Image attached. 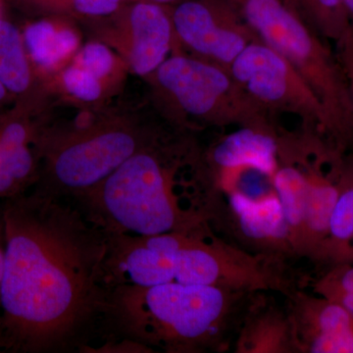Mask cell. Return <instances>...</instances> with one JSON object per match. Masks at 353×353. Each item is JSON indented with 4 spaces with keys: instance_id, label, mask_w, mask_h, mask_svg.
<instances>
[{
    "instance_id": "1",
    "label": "cell",
    "mask_w": 353,
    "mask_h": 353,
    "mask_svg": "<svg viewBox=\"0 0 353 353\" xmlns=\"http://www.w3.org/2000/svg\"><path fill=\"white\" fill-rule=\"evenodd\" d=\"M0 206V353L90 352L110 292L108 234L69 197L34 188Z\"/></svg>"
},
{
    "instance_id": "2",
    "label": "cell",
    "mask_w": 353,
    "mask_h": 353,
    "mask_svg": "<svg viewBox=\"0 0 353 353\" xmlns=\"http://www.w3.org/2000/svg\"><path fill=\"white\" fill-rule=\"evenodd\" d=\"M253 294L180 283L115 285L109 292L101 341L126 340L150 352H219L241 324Z\"/></svg>"
},
{
    "instance_id": "3",
    "label": "cell",
    "mask_w": 353,
    "mask_h": 353,
    "mask_svg": "<svg viewBox=\"0 0 353 353\" xmlns=\"http://www.w3.org/2000/svg\"><path fill=\"white\" fill-rule=\"evenodd\" d=\"M196 145L187 132L141 150L102 182L69 197L90 222L108 236H152L201 231L208 221L183 206L176 175L189 163Z\"/></svg>"
},
{
    "instance_id": "4",
    "label": "cell",
    "mask_w": 353,
    "mask_h": 353,
    "mask_svg": "<svg viewBox=\"0 0 353 353\" xmlns=\"http://www.w3.org/2000/svg\"><path fill=\"white\" fill-rule=\"evenodd\" d=\"M168 134L132 114H97L85 122L50 125L39 134L34 189L73 197L92 189L137 153Z\"/></svg>"
},
{
    "instance_id": "5",
    "label": "cell",
    "mask_w": 353,
    "mask_h": 353,
    "mask_svg": "<svg viewBox=\"0 0 353 353\" xmlns=\"http://www.w3.org/2000/svg\"><path fill=\"white\" fill-rule=\"evenodd\" d=\"M145 81L162 116L183 131L238 126L277 132L273 115L246 94L230 69L219 65L176 53Z\"/></svg>"
},
{
    "instance_id": "6",
    "label": "cell",
    "mask_w": 353,
    "mask_h": 353,
    "mask_svg": "<svg viewBox=\"0 0 353 353\" xmlns=\"http://www.w3.org/2000/svg\"><path fill=\"white\" fill-rule=\"evenodd\" d=\"M257 38L277 50L308 83L328 114L330 143L353 148V99L343 71L319 36L283 0H230Z\"/></svg>"
},
{
    "instance_id": "7",
    "label": "cell",
    "mask_w": 353,
    "mask_h": 353,
    "mask_svg": "<svg viewBox=\"0 0 353 353\" xmlns=\"http://www.w3.org/2000/svg\"><path fill=\"white\" fill-rule=\"evenodd\" d=\"M246 94L272 115L294 114L305 129L328 137V114L314 92L277 50L257 39L239 55L230 68ZM331 145V143H330Z\"/></svg>"
},
{
    "instance_id": "8",
    "label": "cell",
    "mask_w": 353,
    "mask_h": 353,
    "mask_svg": "<svg viewBox=\"0 0 353 353\" xmlns=\"http://www.w3.org/2000/svg\"><path fill=\"white\" fill-rule=\"evenodd\" d=\"M92 39L117 52L130 73L148 78L167 58L181 53L172 6L127 1L116 12L83 22Z\"/></svg>"
},
{
    "instance_id": "9",
    "label": "cell",
    "mask_w": 353,
    "mask_h": 353,
    "mask_svg": "<svg viewBox=\"0 0 353 353\" xmlns=\"http://www.w3.org/2000/svg\"><path fill=\"white\" fill-rule=\"evenodd\" d=\"M172 17L181 53L224 68L259 39L230 0H183Z\"/></svg>"
},
{
    "instance_id": "10",
    "label": "cell",
    "mask_w": 353,
    "mask_h": 353,
    "mask_svg": "<svg viewBox=\"0 0 353 353\" xmlns=\"http://www.w3.org/2000/svg\"><path fill=\"white\" fill-rule=\"evenodd\" d=\"M190 166L196 170L194 176L203 189L196 196L203 194V197L219 185L231 192L241 176L250 172L272 180L279 166L278 132L240 128L221 139L204 154L196 150Z\"/></svg>"
},
{
    "instance_id": "11",
    "label": "cell",
    "mask_w": 353,
    "mask_h": 353,
    "mask_svg": "<svg viewBox=\"0 0 353 353\" xmlns=\"http://www.w3.org/2000/svg\"><path fill=\"white\" fill-rule=\"evenodd\" d=\"M43 122L39 112L20 104L0 113V203L29 192L38 182Z\"/></svg>"
},
{
    "instance_id": "12",
    "label": "cell",
    "mask_w": 353,
    "mask_h": 353,
    "mask_svg": "<svg viewBox=\"0 0 353 353\" xmlns=\"http://www.w3.org/2000/svg\"><path fill=\"white\" fill-rule=\"evenodd\" d=\"M289 311L299 353H353V315L319 294L292 290Z\"/></svg>"
},
{
    "instance_id": "13",
    "label": "cell",
    "mask_w": 353,
    "mask_h": 353,
    "mask_svg": "<svg viewBox=\"0 0 353 353\" xmlns=\"http://www.w3.org/2000/svg\"><path fill=\"white\" fill-rule=\"evenodd\" d=\"M21 31L34 74L46 90L51 79L73 61L83 46L78 22L44 16L30 21Z\"/></svg>"
},
{
    "instance_id": "14",
    "label": "cell",
    "mask_w": 353,
    "mask_h": 353,
    "mask_svg": "<svg viewBox=\"0 0 353 353\" xmlns=\"http://www.w3.org/2000/svg\"><path fill=\"white\" fill-rule=\"evenodd\" d=\"M229 208L245 238L271 248L292 250L281 202L273 188L252 194L229 192Z\"/></svg>"
},
{
    "instance_id": "15",
    "label": "cell",
    "mask_w": 353,
    "mask_h": 353,
    "mask_svg": "<svg viewBox=\"0 0 353 353\" xmlns=\"http://www.w3.org/2000/svg\"><path fill=\"white\" fill-rule=\"evenodd\" d=\"M0 82L20 104L39 112L48 97L26 50L22 31L10 21L0 19Z\"/></svg>"
},
{
    "instance_id": "16",
    "label": "cell",
    "mask_w": 353,
    "mask_h": 353,
    "mask_svg": "<svg viewBox=\"0 0 353 353\" xmlns=\"http://www.w3.org/2000/svg\"><path fill=\"white\" fill-rule=\"evenodd\" d=\"M240 325L236 352H299L289 311L283 312L253 297Z\"/></svg>"
},
{
    "instance_id": "17",
    "label": "cell",
    "mask_w": 353,
    "mask_h": 353,
    "mask_svg": "<svg viewBox=\"0 0 353 353\" xmlns=\"http://www.w3.org/2000/svg\"><path fill=\"white\" fill-rule=\"evenodd\" d=\"M272 185L289 228L292 250L304 255L306 233V178L303 167L289 153L279 150V166Z\"/></svg>"
},
{
    "instance_id": "18",
    "label": "cell",
    "mask_w": 353,
    "mask_h": 353,
    "mask_svg": "<svg viewBox=\"0 0 353 353\" xmlns=\"http://www.w3.org/2000/svg\"><path fill=\"white\" fill-rule=\"evenodd\" d=\"M317 260L327 266L353 264V158L350 162H343L340 196Z\"/></svg>"
},
{
    "instance_id": "19",
    "label": "cell",
    "mask_w": 353,
    "mask_h": 353,
    "mask_svg": "<svg viewBox=\"0 0 353 353\" xmlns=\"http://www.w3.org/2000/svg\"><path fill=\"white\" fill-rule=\"evenodd\" d=\"M311 31L320 38L341 43L350 32V14L343 0H283Z\"/></svg>"
},
{
    "instance_id": "20",
    "label": "cell",
    "mask_w": 353,
    "mask_h": 353,
    "mask_svg": "<svg viewBox=\"0 0 353 353\" xmlns=\"http://www.w3.org/2000/svg\"><path fill=\"white\" fill-rule=\"evenodd\" d=\"M20 12L34 18L59 16L87 22L111 15L127 0H6Z\"/></svg>"
},
{
    "instance_id": "21",
    "label": "cell",
    "mask_w": 353,
    "mask_h": 353,
    "mask_svg": "<svg viewBox=\"0 0 353 353\" xmlns=\"http://www.w3.org/2000/svg\"><path fill=\"white\" fill-rule=\"evenodd\" d=\"M72 62L99 79L111 95L123 87L128 74H131L116 51L94 39L83 43Z\"/></svg>"
},
{
    "instance_id": "22",
    "label": "cell",
    "mask_w": 353,
    "mask_h": 353,
    "mask_svg": "<svg viewBox=\"0 0 353 353\" xmlns=\"http://www.w3.org/2000/svg\"><path fill=\"white\" fill-rule=\"evenodd\" d=\"M48 95L55 94L85 106H94L111 97L103 83L73 62L65 67L46 85Z\"/></svg>"
},
{
    "instance_id": "23",
    "label": "cell",
    "mask_w": 353,
    "mask_h": 353,
    "mask_svg": "<svg viewBox=\"0 0 353 353\" xmlns=\"http://www.w3.org/2000/svg\"><path fill=\"white\" fill-rule=\"evenodd\" d=\"M314 294L340 303L353 315V264L330 265L313 285Z\"/></svg>"
},
{
    "instance_id": "24",
    "label": "cell",
    "mask_w": 353,
    "mask_h": 353,
    "mask_svg": "<svg viewBox=\"0 0 353 353\" xmlns=\"http://www.w3.org/2000/svg\"><path fill=\"white\" fill-rule=\"evenodd\" d=\"M341 44L343 48V61L347 69L345 73L350 81L353 99V34H350Z\"/></svg>"
},
{
    "instance_id": "25",
    "label": "cell",
    "mask_w": 353,
    "mask_h": 353,
    "mask_svg": "<svg viewBox=\"0 0 353 353\" xmlns=\"http://www.w3.org/2000/svg\"><path fill=\"white\" fill-rule=\"evenodd\" d=\"M4 268V228L2 219L1 206H0V289H1L2 277Z\"/></svg>"
},
{
    "instance_id": "26",
    "label": "cell",
    "mask_w": 353,
    "mask_h": 353,
    "mask_svg": "<svg viewBox=\"0 0 353 353\" xmlns=\"http://www.w3.org/2000/svg\"><path fill=\"white\" fill-rule=\"evenodd\" d=\"M127 1L152 2V3L161 4V6H174L183 0H127Z\"/></svg>"
},
{
    "instance_id": "27",
    "label": "cell",
    "mask_w": 353,
    "mask_h": 353,
    "mask_svg": "<svg viewBox=\"0 0 353 353\" xmlns=\"http://www.w3.org/2000/svg\"><path fill=\"white\" fill-rule=\"evenodd\" d=\"M9 101H13L12 97L7 92L6 88L0 82V108L4 105V104L8 103Z\"/></svg>"
},
{
    "instance_id": "28",
    "label": "cell",
    "mask_w": 353,
    "mask_h": 353,
    "mask_svg": "<svg viewBox=\"0 0 353 353\" xmlns=\"http://www.w3.org/2000/svg\"><path fill=\"white\" fill-rule=\"evenodd\" d=\"M345 7H347V12L350 14V19L353 20V0H343Z\"/></svg>"
},
{
    "instance_id": "29",
    "label": "cell",
    "mask_w": 353,
    "mask_h": 353,
    "mask_svg": "<svg viewBox=\"0 0 353 353\" xmlns=\"http://www.w3.org/2000/svg\"><path fill=\"white\" fill-rule=\"evenodd\" d=\"M6 0H0V19L2 18V10H3V3Z\"/></svg>"
}]
</instances>
